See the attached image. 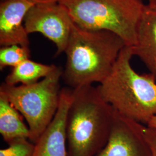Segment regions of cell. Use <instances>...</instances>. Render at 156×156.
<instances>
[{"label": "cell", "mask_w": 156, "mask_h": 156, "mask_svg": "<svg viewBox=\"0 0 156 156\" xmlns=\"http://www.w3.org/2000/svg\"><path fill=\"white\" fill-rule=\"evenodd\" d=\"M133 56L132 48L124 46L97 89L115 111L146 126L156 115V78L135 72L131 64Z\"/></svg>", "instance_id": "3957f363"}, {"label": "cell", "mask_w": 156, "mask_h": 156, "mask_svg": "<svg viewBox=\"0 0 156 156\" xmlns=\"http://www.w3.org/2000/svg\"><path fill=\"white\" fill-rule=\"evenodd\" d=\"M145 126L115 111L106 145L95 156H152Z\"/></svg>", "instance_id": "52a82bcc"}, {"label": "cell", "mask_w": 156, "mask_h": 156, "mask_svg": "<svg viewBox=\"0 0 156 156\" xmlns=\"http://www.w3.org/2000/svg\"><path fill=\"white\" fill-rule=\"evenodd\" d=\"M35 5L30 0H2L0 4V45L30 46L24 19Z\"/></svg>", "instance_id": "9c48e42d"}, {"label": "cell", "mask_w": 156, "mask_h": 156, "mask_svg": "<svg viewBox=\"0 0 156 156\" xmlns=\"http://www.w3.org/2000/svg\"><path fill=\"white\" fill-rule=\"evenodd\" d=\"M148 3L149 4H156V0H147Z\"/></svg>", "instance_id": "ac0fdd59"}, {"label": "cell", "mask_w": 156, "mask_h": 156, "mask_svg": "<svg viewBox=\"0 0 156 156\" xmlns=\"http://www.w3.org/2000/svg\"><path fill=\"white\" fill-rule=\"evenodd\" d=\"M31 50L28 46L13 45L2 46L0 49V69L8 67H16L30 59Z\"/></svg>", "instance_id": "4fadbf2b"}, {"label": "cell", "mask_w": 156, "mask_h": 156, "mask_svg": "<svg viewBox=\"0 0 156 156\" xmlns=\"http://www.w3.org/2000/svg\"><path fill=\"white\" fill-rule=\"evenodd\" d=\"M63 69L56 68L45 78L29 85H9L5 82L0 86L4 94L27 122L29 140L35 144L49 125L58 110L62 88L60 81Z\"/></svg>", "instance_id": "5b68a950"}, {"label": "cell", "mask_w": 156, "mask_h": 156, "mask_svg": "<svg viewBox=\"0 0 156 156\" xmlns=\"http://www.w3.org/2000/svg\"><path fill=\"white\" fill-rule=\"evenodd\" d=\"M56 67L53 64H44L28 59L12 68L4 82L12 86L35 83L49 75Z\"/></svg>", "instance_id": "7c38bea8"}, {"label": "cell", "mask_w": 156, "mask_h": 156, "mask_svg": "<svg viewBox=\"0 0 156 156\" xmlns=\"http://www.w3.org/2000/svg\"><path fill=\"white\" fill-rule=\"evenodd\" d=\"M73 90L68 87L62 88L56 115L34 144L33 156H68L66 122Z\"/></svg>", "instance_id": "ba28073f"}, {"label": "cell", "mask_w": 156, "mask_h": 156, "mask_svg": "<svg viewBox=\"0 0 156 156\" xmlns=\"http://www.w3.org/2000/svg\"><path fill=\"white\" fill-rule=\"evenodd\" d=\"M35 4H53L58 3L60 0H30Z\"/></svg>", "instance_id": "2e32d148"}, {"label": "cell", "mask_w": 156, "mask_h": 156, "mask_svg": "<svg viewBox=\"0 0 156 156\" xmlns=\"http://www.w3.org/2000/svg\"><path fill=\"white\" fill-rule=\"evenodd\" d=\"M73 22L66 8L59 3L35 4L24 19L29 34L38 33L56 45V56L65 53Z\"/></svg>", "instance_id": "8992f818"}, {"label": "cell", "mask_w": 156, "mask_h": 156, "mask_svg": "<svg viewBox=\"0 0 156 156\" xmlns=\"http://www.w3.org/2000/svg\"><path fill=\"white\" fill-rule=\"evenodd\" d=\"M74 24L90 31H108L133 47L145 4L142 0H60Z\"/></svg>", "instance_id": "277c9868"}, {"label": "cell", "mask_w": 156, "mask_h": 156, "mask_svg": "<svg viewBox=\"0 0 156 156\" xmlns=\"http://www.w3.org/2000/svg\"><path fill=\"white\" fill-rule=\"evenodd\" d=\"M145 134L146 138L150 145L152 156H156V130L149 128L145 126Z\"/></svg>", "instance_id": "9a60e30c"}, {"label": "cell", "mask_w": 156, "mask_h": 156, "mask_svg": "<svg viewBox=\"0 0 156 156\" xmlns=\"http://www.w3.org/2000/svg\"><path fill=\"white\" fill-rule=\"evenodd\" d=\"M126 45L108 31H90L73 23L62 79L73 89L100 84L111 73Z\"/></svg>", "instance_id": "6da1fadb"}, {"label": "cell", "mask_w": 156, "mask_h": 156, "mask_svg": "<svg viewBox=\"0 0 156 156\" xmlns=\"http://www.w3.org/2000/svg\"><path fill=\"white\" fill-rule=\"evenodd\" d=\"M34 144L27 139L13 141L5 149L0 150V156H33Z\"/></svg>", "instance_id": "5bb4252c"}, {"label": "cell", "mask_w": 156, "mask_h": 156, "mask_svg": "<svg viewBox=\"0 0 156 156\" xmlns=\"http://www.w3.org/2000/svg\"><path fill=\"white\" fill-rule=\"evenodd\" d=\"M156 78V4H145L140 19L135 45L131 47Z\"/></svg>", "instance_id": "30bf717a"}, {"label": "cell", "mask_w": 156, "mask_h": 156, "mask_svg": "<svg viewBox=\"0 0 156 156\" xmlns=\"http://www.w3.org/2000/svg\"><path fill=\"white\" fill-rule=\"evenodd\" d=\"M0 134L8 144L20 139L29 140L28 126L5 95L0 93Z\"/></svg>", "instance_id": "8fae6325"}, {"label": "cell", "mask_w": 156, "mask_h": 156, "mask_svg": "<svg viewBox=\"0 0 156 156\" xmlns=\"http://www.w3.org/2000/svg\"><path fill=\"white\" fill-rule=\"evenodd\" d=\"M146 126L148 127L149 128H152L156 130V115L151 119L149 122L147 123Z\"/></svg>", "instance_id": "e0dca14e"}, {"label": "cell", "mask_w": 156, "mask_h": 156, "mask_svg": "<svg viewBox=\"0 0 156 156\" xmlns=\"http://www.w3.org/2000/svg\"><path fill=\"white\" fill-rule=\"evenodd\" d=\"M73 90L66 122L68 156H95L106 145L115 111L97 87Z\"/></svg>", "instance_id": "7a4b0ae2"}]
</instances>
